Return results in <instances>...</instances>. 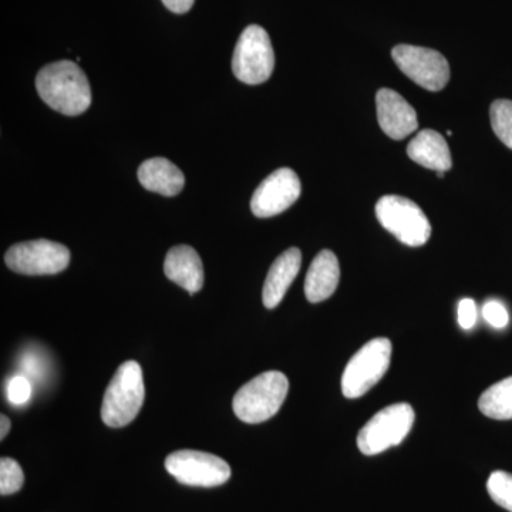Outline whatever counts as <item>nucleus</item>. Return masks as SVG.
<instances>
[{
    "label": "nucleus",
    "instance_id": "2eb2a0df",
    "mask_svg": "<svg viewBox=\"0 0 512 512\" xmlns=\"http://www.w3.org/2000/svg\"><path fill=\"white\" fill-rule=\"evenodd\" d=\"M340 266L338 258L329 249H323L313 259L305 279L306 299L312 303L326 301L338 289Z\"/></svg>",
    "mask_w": 512,
    "mask_h": 512
},
{
    "label": "nucleus",
    "instance_id": "4468645a",
    "mask_svg": "<svg viewBox=\"0 0 512 512\" xmlns=\"http://www.w3.org/2000/svg\"><path fill=\"white\" fill-rule=\"evenodd\" d=\"M301 265L302 252L298 248L286 249L284 254L276 258L266 276L262 292L265 308L274 309L282 302L289 286L301 271Z\"/></svg>",
    "mask_w": 512,
    "mask_h": 512
},
{
    "label": "nucleus",
    "instance_id": "9b49d317",
    "mask_svg": "<svg viewBox=\"0 0 512 512\" xmlns=\"http://www.w3.org/2000/svg\"><path fill=\"white\" fill-rule=\"evenodd\" d=\"M302 185L291 168H279L262 181L251 200V210L258 218L275 217L291 208L301 197Z\"/></svg>",
    "mask_w": 512,
    "mask_h": 512
},
{
    "label": "nucleus",
    "instance_id": "b1692460",
    "mask_svg": "<svg viewBox=\"0 0 512 512\" xmlns=\"http://www.w3.org/2000/svg\"><path fill=\"white\" fill-rule=\"evenodd\" d=\"M458 323L464 330L473 329L476 326L478 313L477 305L473 299H463L458 303Z\"/></svg>",
    "mask_w": 512,
    "mask_h": 512
},
{
    "label": "nucleus",
    "instance_id": "4be33fe9",
    "mask_svg": "<svg viewBox=\"0 0 512 512\" xmlns=\"http://www.w3.org/2000/svg\"><path fill=\"white\" fill-rule=\"evenodd\" d=\"M483 316L485 322L493 326L494 329L507 328L508 323H510V315H508L507 308H505L503 303L495 301V299H490V301L484 303Z\"/></svg>",
    "mask_w": 512,
    "mask_h": 512
},
{
    "label": "nucleus",
    "instance_id": "f257e3e1",
    "mask_svg": "<svg viewBox=\"0 0 512 512\" xmlns=\"http://www.w3.org/2000/svg\"><path fill=\"white\" fill-rule=\"evenodd\" d=\"M42 100L64 116H79L92 104V90L79 64L62 60L47 64L36 77Z\"/></svg>",
    "mask_w": 512,
    "mask_h": 512
},
{
    "label": "nucleus",
    "instance_id": "20e7f679",
    "mask_svg": "<svg viewBox=\"0 0 512 512\" xmlns=\"http://www.w3.org/2000/svg\"><path fill=\"white\" fill-rule=\"evenodd\" d=\"M376 217L382 227L403 242L417 248L427 244L431 235L429 218L409 198L384 195L376 204Z\"/></svg>",
    "mask_w": 512,
    "mask_h": 512
},
{
    "label": "nucleus",
    "instance_id": "412c9836",
    "mask_svg": "<svg viewBox=\"0 0 512 512\" xmlns=\"http://www.w3.org/2000/svg\"><path fill=\"white\" fill-rule=\"evenodd\" d=\"M25 483V474L18 461L9 457L0 460V494L10 495L18 493Z\"/></svg>",
    "mask_w": 512,
    "mask_h": 512
},
{
    "label": "nucleus",
    "instance_id": "f03ea898",
    "mask_svg": "<svg viewBox=\"0 0 512 512\" xmlns=\"http://www.w3.org/2000/svg\"><path fill=\"white\" fill-rule=\"evenodd\" d=\"M146 397L143 370L134 360L123 363L113 376L101 404V419L113 429L127 426L140 413Z\"/></svg>",
    "mask_w": 512,
    "mask_h": 512
},
{
    "label": "nucleus",
    "instance_id": "423d86ee",
    "mask_svg": "<svg viewBox=\"0 0 512 512\" xmlns=\"http://www.w3.org/2000/svg\"><path fill=\"white\" fill-rule=\"evenodd\" d=\"M392 350V342L384 338L369 340L362 349L357 350L343 372V396L359 399L375 387L389 369Z\"/></svg>",
    "mask_w": 512,
    "mask_h": 512
},
{
    "label": "nucleus",
    "instance_id": "39448f33",
    "mask_svg": "<svg viewBox=\"0 0 512 512\" xmlns=\"http://www.w3.org/2000/svg\"><path fill=\"white\" fill-rule=\"evenodd\" d=\"M414 419L416 414L410 404H392L367 421L357 436V447L365 456H376L399 446L409 436Z\"/></svg>",
    "mask_w": 512,
    "mask_h": 512
},
{
    "label": "nucleus",
    "instance_id": "9d476101",
    "mask_svg": "<svg viewBox=\"0 0 512 512\" xmlns=\"http://www.w3.org/2000/svg\"><path fill=\"white\" fill-rule=\"evenodd\" d=\"M392 57L409 79L429 92H440L450 80V64L437 50L399 45L392 50Z\"/></svg>",
    "mask_w": 512,
    "mask_h": 512
},
{
    "label": "nucleus",
    "instance_id": "5701e85b",
    "mask_svg": "<svg viewBox=\"0 0 512 512\" xmlns=\"http://www.w3.org/2000/svg\"><path fill=\"white\" fill-rule=\"evenodd\" d=\"M32 386L25 376H13L8 383V400L16 406L29 402Z\"/></svg>",
    "mask_w": 512,
    "mask_h": 512
},
{
    "label": "nucleus",
    "instance_id": "6ab92c4d",
    "mask_svg": "<svg viewBox=\"0 0 512 512\" xmlns=\"http://www.w3.org/2000/svg\"><path fill=\"white\" fill-rule=\"evenodd\" d=\"M495 136L512 150V101L495 100L490 109Z\"/></svg>",
    "mask_w": 512,
    "mask_h": 512
},
{
    "label": "nucleus",
    "instance_id": "6e6552de",
    "mask_svg": "<svg viewBox=\"0 0 512 512\" xmlns=\"http://www.w3.org/2000/svg\"><path fill=\"white\" fill-rule=\"evenodd\" d=\"M165 468L178 483L191 487H218L231 477L227 461L195 450L175 451L165 460Z\"/></svg>",
    "mask_w": 512,
    "mask_h": 512
},
{
    "label": "nucleus",
    "instance_id": "ddd939ff",
    "mask_svg": "<svg viewBox=\"0 0 512 512\" xmlns=\"http://www.w3.org/2000/svg\"><path fill=\"white\" fill-rule=\"evenodd\" d=\"M164 272L170 281L180 285L191 295L200 292L204 285V268L200 255L188 245H178L168 251Z\"/></svg>",
    "mask_w": 512,
    "mask_h": 512
},
{
    "label": "nucleus",
    "instance_id": "393cba45",
    "mask_svg": "<svg viewBox=\"0 0 512 512\" xmlns=\"http://www.w3.org/2000/svg\"><path fill=\"white\" fill-rule=\"evenodd\" d=\"M161 2H163L165 8L171 10V12L183 15V13L190 12L195 0H161Z\"/></svg>",
    "mask_w": 512,
    "mask_h": 512
},
{
    "label": "nucleus",
    "instance_id": "7ed1b4c3",
    "mask_svg": "<svg viewBox=\"0 0 512 512\" xmlns=\"http://www.w3.org/2000/svg\"><path fill=\"white\" fill-rule=\"evenodd\" d=\"M289 382L284 373L265 372L244 384L232 400L239 420L248 424L272 419L288 396Z\"/></svg>",
    "mask_w": 512,
    "mask_h": 512
},
{
    "label": "nucleus",
    "instance_id": "0eeeda50",
    "mask_svg": "<svg viewBox=\"0 0 512 512\" xmlns=\"http://www.w3.org/2000/svg\"><path fill=\"white\" fill-rule=\"evenodd\" d=\"M275 53L268 33L261 26H248L239 36L232 56V72L239 82L261 84L271 77Z\"/></svg>",
    "mask_w": 512,
    "mask_h": 512
},
{
    "label": "nucleus",
    "instance_id": "f3484780",
    "mask_svg": "<svg viewBox=\"0 0 512 512\" xmlns=\"http://www.w3.org/2000/svg\"><path fill=\"white\" fill-rule=\"evenodd\" d=\"M407 154L414 163L434 171L447 173L453 167L450 148L446 138L434 130H423L417 134L407 147Z\"/></svg>",
    "mask_w": 512,
    "mask_h": 512
},
{
    "label": "nucleus",
    "instance_id": "aec40b11",
    "mask_svg": "<svg viewBox=\"0 0 512 512\" xmlns=\"http://www.w3.org/2000/svg\"><path fill=\"white\" fill-rule=\"evenodd\" d=\"M487 490L495 504L512 512V474L494 471L488 478Z\"/></svg>",
    "mask_w": 512,
    "mask_h": 512
},
{
    "label": "nucleus",
    "instance_id": "1a4fd4ad",
    "mask_svg": "<svg viewBox=\"0 0 512 512\" xmlns=\"http://www.w3.org/2000/svg\"><path fill=\"white\" fill-rule=\"evenodd\" d=\"M6 265L22 275H56L70 264L69 248L49 239L20 242L5 255Z\"/></svg>",
    "mask_w": 512,
    "mask_h": 512
},
{
    "label": "nucleus",
    "instance_id": "dca6fc26",
    "mask_svg": "<svg viewBox=\"0 0 512 512\" xmlns=\"http://www.w3.org/2000/svg\"><path fill=\"white\" fill-rule=\"evenodd\" d=\"M138 180L146 190L157 192L165 197L180 194L185 185L183 171L163 157L144 161L138 168Z\"/></svg>",
    "mask_w": 512,
    "mask_h": 512
},
{
    "label": "nucleus",
    "instance_id": "f8f14e48",
    "mask_svg": "<svg viewBox=\"0 0 512 512\" xmlns=\"http://www.w3.org/2000/svg\"><path fill=\"white\" fill-rule=\"evenodd\" d=\"M376 109L380 128L393 140H403L419 128L412 104L392 89L377 92Z\"/></svg>",
    "mask_w": 512,
    "mask_h": 512
},
{
    "label": "nucleus",
    "instance_id": "a211bd4d",
    "mask_svg": "<svg viewBox=\"0 0 512 512\" xmlns=\"http://www.w3.org/2000/svg\"><path fill=\"white\" fill-rule=\"evenodd\" d=\"M478 409L494 420L512 419V376L493 384L478 400Z\"/></svg>",
    "mask_w": 512,
    "mask_h": 512
},
{
    "label": "nucleus",
    "instance_id": "a878e982",
    "mask_svg": "<svg viewBox=\"0 0 512 512\" xmlns=\"http://www.w3.org/2000/svg\"><path fill=\"white\" fill-rule=\"evenodd\" d=\"M0 420H2L0 421V424H2V430H0V439L3 440L6 436H8L10 430V420L5 416V414H2Z\"/></svg>",
    "mask_w": 512,
    "mask_h": 512
}]
</instances>
